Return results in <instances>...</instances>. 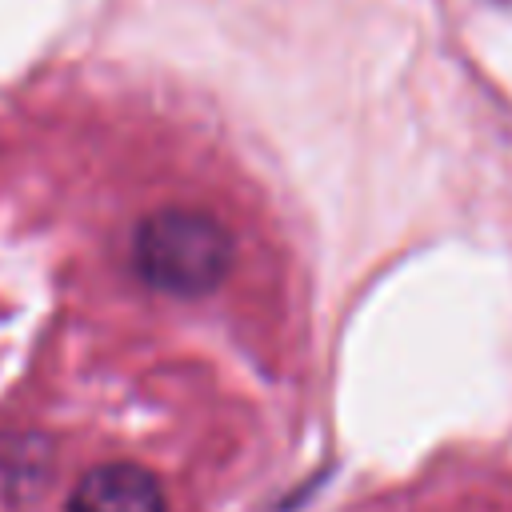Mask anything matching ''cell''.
Instances as JSON below:
<instances>
[{"mask_svg": "<svg viewBox=\"0 0 512 512\" xmlns=\"http://www.w3.org/2000/svg\"><path fill=\"white\" fill-rule=\"evenodd\" d=\"M132 268L152 292L200 300L228 284L236 268V236L204 208H156L132 232Z\"/></svg>", "mask_w": 512, "mask_h": 512, "instance_id": "obj_1", "label": "cell"}, {"mask_svg": "<svg viewBox=\"0 0 512 512\" xmlns=\"http://www.w3.org/2000/svg\"><path fill=\"white\" fill-rule=\"evenodd\" d=\"M68 512H168V496L156 472L132 460H116L88 468L76 480Z\"/></svg>", "mask_w": 512, "mask_h": 512, "instance_id": "obj_2", "label": "cell"}]
</instances>
